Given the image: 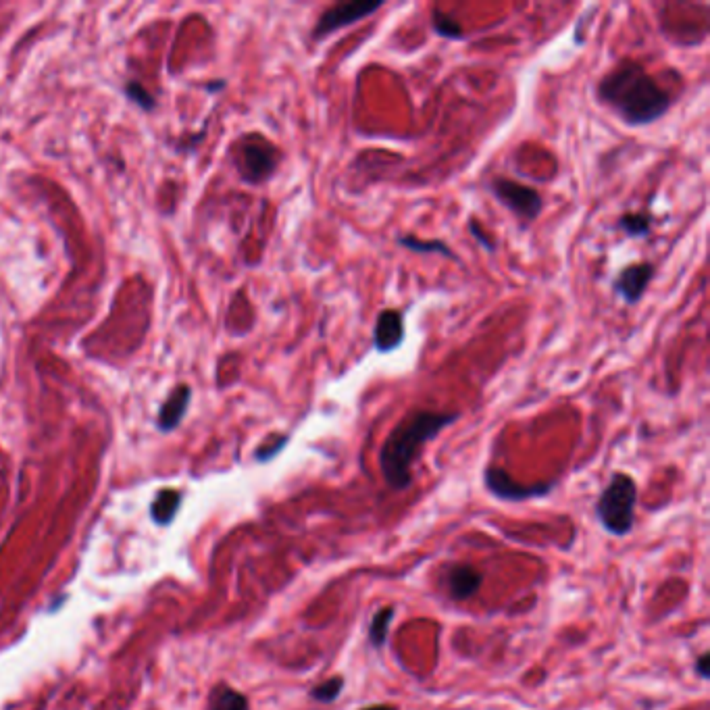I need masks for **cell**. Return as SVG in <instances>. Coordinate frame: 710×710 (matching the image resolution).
Masks as SVG:
<instances>
[{
	"mask_svg": "<svg viewBox=\"0 0 710 710\" xmlns=\"http://www.w3.org/2000/svg\"><path fill=\"white\" fill-rule=\"evenodd\" d=\"M596 100L627 128H648L661 121L675 98L638 61L623 59L596 84Z\"/></svg>",
	"mask_w": 710,
	"mask_h": 710,
	"instance_id": "cell-1",
	"label": "cell"
},
{
	"mask_svg": "<svg viewBox=\"0 0 710 710\" xmlns=\"http://www.w3.org/2000/svg\"><path fill=\"white\" fill-rule=\"evenodd\" d=\"M459 419V411L444 413L419 409L404 415L394 425L377 454L379 471H382L388 488L394 492L409 490L413 484V469L423 448Z\"/></svg>",
	"mask_w": 710,
	"mask_h": 710,
	"instance_id": "cell-2",
	"label": "cell"
},
{
	"mask_svg": "<svg viewBox=\"0 0 710 710\" xmlns=\"http://www.w3.org/2000/svg\"><path fill=\"white\" fill-rule=\"evenodd\" d=\"M636 504H638V484L629 473L617 471L608 479V484L600 492L594 513L604 531L625 538L631 534L636 523Z\"/></svg>",
	"mask_w": 710,
	"mask_h": 710,
	"instance_id": "cell-3",
	"label": "cell"
},
{
	"mask_svg": "<svg viewBox=\"0 0 710 710\" xmlns=\"http://www.w3.org/2000/svg\"><path fill=\"white\" fill-rule=\"evenodd\" d=\"M486 188L498 205H502L519 221L521 230H527L529 225H534L544 211L542 194L534 186L517 182L513 177L496 175L486 184Z\"/></svg>",
	"mask_w": 710,
	"mask_h": 710,
	"instance_id": "cell-4",
	"label": "cell"
},
{
	"mask_svg": "<svg viewBox=\"0 0 710 710\" xmlns=\"http://www.w3.org/2000/svg\"><path fill=\"white\" fill-rule=\"evenodd\" d=\"M386 7L384 0H342L332 7H327L315 21L311 30V40L313 42H323L329 36L338 34L340 30L352 28L369 17H373L377 11H382Z\"/></svg>",
	"mask_w": 710,
	"mask_h": 710,
	"instance_id": "cell-5",
	"label": "cell"
},
{
	"mask_svg": "<svg viewBox=\"0 0 710 710\" xmlns=\"http://www.w3.org/2000/svg\"><path fill=\"white\" fill-rule=\"evenodd\" d=\"M280 150L259 134L246 136L238 146V171L242 180L259 186L275 175L280 167Z\"/></svg>",
	"mask_w": 710,
	"mask_h": 710,
	"instance_id": "cell-6",
	"label": "cell"
},
{
	"mask_svg": "<svg viewBox=\"0 0 710 710\" xmlns=\"http://www.w3.org/2000/svg\"><path fill=\"white\" fill-rule=\"evenodd\" d=\"M484 484L492 496L506 500V502H523V500H531V498H542L554 490V481H548V484H531V486L519 484L517 479H513L509 473L496 465L486 467Z\"/></svg>",
	"mask_w": 710,
	"mask_h": 710,
	"instance_id": "cell-7",
	"label": "cell"
},
{
	"mask_svg": "<svg viewBox=\"0 0 710 710\" xmlns=\"http://www.w3.org/2000/svg\"><path fill=\"white\" fill-rule=\"evenodd\" d=\"M654 277H656V267L650 261L629 263L613 280V292L627 304V307H636L648 292Z\"/></svg>",
	"mask_w": 710,
	"mask_h": 710,
	"instance_id": "cell-8",
	"label": "cell"
},
{
	"mask_svg": "<svg viewBox=\"0 0 710 710\" xmlns=\"http://www.w3.org/2000/svg\"><path fill=\"white\" fill-rule=\"evenodd\" d=\"M407 340V317L400 309L379 311L373 321L371 344L377 354L396 352Z\"/></svg>",
	"mask_w": 710,
	"mask_h": 710,
	"instance_id": "cell-9",
	"label": "cell"
},
{
	"mask_svg": "<svg viewBox=\"0 0 710 710\" xmlns=\"http://www.w3.org/2000/svg\"><path fill=\"white\" fill-rule=\"evenodd\" d=\"M481 583H484V575H481V571L475 569L473 565H465V563L452 565L444 573L446 592L456 602H465L473 598L479 592Z\"/></svg>",
	"mask_w": 710,
	"mask_h": 710,
	"instance_id": "cell-10",
	"label": "cell"
},
{
	"mask_svg": "<svg viewBox=\"0 0 710 710\" xmlns=\"http://www.w3.org/2000/svg\"><path fill=\"white\" fill-rule=\"evenodd\" d=\"M190 396H192V390L188 386L175 388L169 394V398L165 400V404L161 407V413H159V429L171 431L182 423L188 404H190Z\"/></svg>",
	"mask_w": 710,
	"mask_h": 710,
	"instance_id": "cell-11",
	"label": "cell"
},
{
	"mask_svg": "<svg viewBox=\"0 0 710 710\" xmlns=\"http://www.w3.org/2000/svg\"><path fill=\"white\" fill-rule=\"evenodd\" d=\"M396 244L404 250H409V252H415V255H436V257H444V259H450L454 263H461V257L456 255L454 248L444 242V240H421V238H415L411 234H404V236H398L396 238Z\"/></svg>",
	"mask_w": 710,
	"mask_h": 710,
	"instance_id": "cell-12",
	"label": "cell"
},
{
	"mask_svg": "<svg viewBox=\"0 0 710 710\" xmlns=\"http://www.w3.org/2000/svg\"><path fill=\"white\" fill-rule=\"evenodd\" d=\"M617 230L625 236V238H650L652 230H654V219L648 211H636V213H623L617 219Z\"/></svg>",
	"mask_w": 710,
	"mask_h": 710,
	"instance_id": "cell-13",
	"label": "cell"
},
{
	"mask_svg": "<svg viewBox=\"0 0 710 710\" xmlns=\"http://www.w3.org/2000/svg\"><path fill=\"white\" fill-rule=\"evenodd\" d=\"M429 25H431V32H434L438 38H444V40H450V42L467 40V32H465L463 25L456 21L454 17H450L448 13L440 11L438 7L431 9Z\"/></svg>",
	"mask_w": 710,
	"mask_h": 710,
	"instance_id": "cell-14",
	"label": "cell"
},
{
	"mask_svg": "<svg viewBox=\"0 0 710 710\" xmlns=\"http://www.w3.org/2000/svg\"><path fill=\"white\" fill-rule=\"evenodd\" d=\"M209 710H250V706H248V698L242 692L225 686V683H219V686L211 692Z\"/></svg>",
	"mask_w": 710,
	"mask_h": 710,
	"instance_id": "cell-15",
	"label": "cell"
},
{
	"mask_svg": "<svg viewBox=\"0 0 710 710\" xmlns=\"http://www.w3.org/2000/svg\"><path fill=\"white\" fill-rule=\"evenodd\" d=\"M180 502H182V494L177 492V490H161L155 498V502H152V519H155L159 525H165L169 523L177 509H180Z\"/></svg>",
	"mask_w": 710,
	"mask_h": 710,
	"instance_id": "cell-16",
	"label": "cell"
},
{
	"mask_svg": "<svg viewBox=\"0 0 710 710\" xmlns=\"http://www.w3.org/2000/svg\"><path fill=\"white\" fill-rule=\"evenodd\" d=\"M394 619V608L388 606V608H382V611H377L373 617H371V623H369V642L375 646V648H382L388 640V633H390V621Z\"/></svg>",
	"mask_w": 710,
	"mask_h": 710,
	"instance_id": "cell-17",
	"label": "cell"
},
{
	"mask_svg": "<svg viewBox=\"0 0 710 710\" xmlns=\"http://www.w3.org/2000/svg\"><path fill=\"white\" fill-rule=\"evenodd\" d=\"M342 690H344V677L338 675V677H329V679L321 681L319 686L311 688L309 694L319 704H332V702H336L340 698Z\"/></svg>",
	"mask_w": 710,
	"mask_h": 710,
	"instance_id": "cell-18",
	"label": "cell"
},
{
	"mask_svg": "<svg viewBox=\"0 0 710 710\" xmlns=\"http://www.w3.org/2000/svg\"><path fill=\"white\" fill-rule=\"evenodd\" d=\"M288 442H290V436H273L269 442H265V444L257 450L255 459H257L259 463H269V461H273L275 456L280 454V452L288 446Z\"/></svg>",
	"mask_w": 710,
	"mask_h": 710,
	"instance_id": "cell-19",
	"label": "cell"
},
{
	"mask_svg": "<svg viewBox=\"0 0 710 710\" xmlns=\"http://www.w3.org/2000/svg\"><path fill=\"white\" fill-rule=\"evenodd\" d=\"M467 227H469V234L473 236V240H475L481 248H484L486 252H496L498 242L484 230V225H481L475 217H471V219L467 221Z\"/></svg>",
	"mask_w": 710,
	"mask_h": 710,
	"instance_id": "cell-20",
	"label": "cell"
},
{
	"mask_svg": "<svg viewBox=\"0 0 710 710\" xmlns=\"http://www.w3.org/2000/svg\"><path fill=\"white\" fill-rule=\"evenodd\" d=\"M125 92H128V96L134 100V103H138L140 107H144V109H152V107H155V98H152L140 84L132 82Z\"/></svg>",
	"mask_w": 710,
	"mask_h": 710,
	"instance_id": "cell-21",
	"label": "cell"
},
{
	"mask_svg": "<svg viewBox=\"0 0 710 710\" xmlns=\"http://www.w3.org/2000/svg\"><path fill=\"white\" fill-rule=\"evenodd\" d=\"M708 665H710V654H708V652H702V654L698 656V661H696V665H694V671L698 673V677L706 679V677L710 675V669H708Z\"/></svg>",
	"mask_w": 710,
	"mask_h": 710,
	"instance_id": "cell-22",
	"label": "cell"
},
{
	"mask_svg": "<svg viewBox=\"0 0 710 710\" xmlns=\"http://www.w3.org/2000/svg\"><path fill=\"white\" fill-rule=\"evenodd\" d=\"M361 710H398V708L390 706V704H371V706H365Z\"/></svg>",
	"mask_w": 710,
	"mask_h": 710,
	"instance_id": "cell-23",
	"label": "cell"
}]
</instances>
